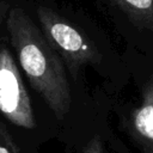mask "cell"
Here are the masks:
<instances>
[{
    "label": "cell",
    "instance_id": "6da1fadb",
    "mask_svg": "<svg viewBox=\"0 0 153 153\" xmlns=\"http://www.w3.org/2000/svg\"><path fill=\"white\" fill-rule=\"evenodd\" d=\"M11 44L31 87L41 94L57 120L71 109L72 96L65 63L42 30L20 7H13L6 22Z\"/></svg>",
    "mask_w": 153,
    "mask_h": 153
},
{
    "label": "cell",
    "instance_id": "7a4b0ae2",
    "mask_svg": "<svg viewBox=\"0 0 153 153\" xmlns=\"http://www.w3.org/2000/svg\"><path fill=\"white\" fill-rule=\"evenodd\" d=\"M37 17L45 38L74 76L80 67L100 62L102 55L96 44L65 18L45 6L37 8Z\"/></svg>",
    "mask_w": 153,
    "mask_h": 153
},
{
    "label": "cell",
    "instance_id": "3957f363",
    "mask_svg": "<svg viewBox=\"0 0 153 153\" xmlns=\"http://www.w3.org/2000/svg\"><path fill=\"white\" fill-rule=\"evenodd\" d=\"M0 112L14 126L26 129L37 126L30 96L6 47L0 48Z\"/></svg>",
    "mask_w": 153,
    "mask_h": 153
},
{
    "label": "cell",
    "instance_id": "277c9868",
    "mask_svg": "<svg viewBox=\"0 0 153 153\" xmlns=\"http://www.w3.org/2000/svg\"><path fill=\"white\" fill-rule=\"evenodd\" d=\"M131 126L146 148L153 149V79L148 80L142 90V102L134 110Z\"/></svg>",
    "mask_w": 153,
    "mask_h": 153
},
{
    "label": "cell",
    "instance_id": "5b68a950",
    "mask_svg": "<svg viewBox=\"0 0 153 153\" xmlns=\"http://www.w3.org/2000/svg\"><path fill=\"white\" fill-rule=\"evenodd\" d=\"M137 27L153 31V0H112Z\"/></svg>",
    "mask_w": 153,
    "mask_h": 153
},
{
    "label": "cell",
    "instance_id": "8992f818",
    "mask_svg": "<svg viewBox=\"0 0 153 153\" xmlns=\"http://www.w3.org/2000/svg\"><path fill=\"white\" fill-rule=\"evenodd\" d=\"M0 153H22L7 127L0 121Z\"/></svg>",
    "mask_w": 153,
    "mask_h": 153
},
{
    "label": "cell",
    "instance_id": "52a82bcc",
    "mask_svg": "<svg viewBox=\"0 0 153 153\" xmlns=\"http://www.w3.org/2000/svg\"><path fill=\"white\" fill-rule=\"evenodd\" d=\"M82 153H105L100 136H98V135L93 136V137L86 143V146L84 147Z\"/></svg>",
    "mask_w": 153,
    "mask_h": 153
},
{
    "label": "cell",
    "instance_id": "ba28073f",
    "mask_svg": "<svg viewBox=\"0 0 153 153\" xmlns=\"http://www.w3.org/2000/svg\"><path fill=\"white\" fill-rule=\"evenodd\" d=\"M146 153H153V149H151V148H146Z\"/></svg>",
    "mask_w": 153,
    "mask_h": 153
}]
</instances>
